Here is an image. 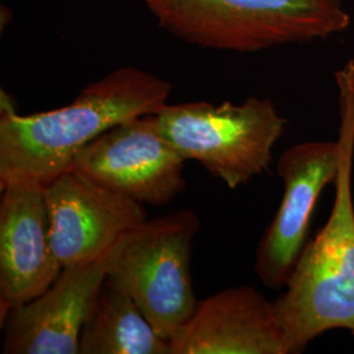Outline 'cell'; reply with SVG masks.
I'll list each match as a JSON object with an SVG mask.
<instances>
[{"label":"cell","instance_id":"2","mask_svg":"<svg viewBox=\"0 0 354 354\" xmlns=\"http://www.w3.org/2000/svg\"><path fill=\"white\" fill-rule=\"evenodd\" d=\"M340 93L342 165L326 225L306 243L273 302L290 354L304 353L320 335L345 329L354 336V59L336 73Z\"/></svg>","mask_w":354,"mask_h":354},{"label":"cell","instance_id":"11","mask_svg":"<svg viewBox=\"0 0 354 354\" xmlns=\"http://www.w3.org/2000/svg\"><path fill=\"white\" fill-rule=\"evenodd\" d=\"M171 354H290V345L273 302L243 285L198 301Z\"/></svg>","mask_w":354,"mask_h":354},{"label":"cell","instance_id":"7","mask_svg":"<svg viewBox=\"0 0 354 354\" xmlns=\"http://www.w3.org/2000/svg\"><path fill=\"white\" fill-rule=\"evenodd\" d=\"M342 165L337 140H306L286 149L277 162L283 183L279 210L254 254V273L270 290L285 289L307 243L317 198L335 183Z\"/></svg>","mask_w":354,"mask_h":354},{"label":"cell","instance_id":"6","mask_svg":"<svg viewBox=\"0 0 354 354\" xmlns=\"http://www.w3.org/2000/svg\"><path fill=\"white\" fill-rule=\"evenodd\" d=\"M185 162L147 114L102 133L77 153L71 168L145 206H165L187 188Z\"/></svg>","mask_w":354,"mask_h":354},{"label":"cell","instance_id":"5","mask_svg":"<svg viewBox=\"0 0 354 354\" xmlns=\"http://www.w3.org/2000/svg\"><path fill=\"white\" fill-rule=\"evenodd\" d=\"M200 226L193 210L146 219L127 230L108 253L106 279L127 292L169 342L198 304L190 261Z\"/></svg>","mask_w":354,"mask_h":354},{"label":"cell","instance_id":"1","mask_svg":"<svg viewBox=\"0 0 354 354\" xmlns=\"http://www.w3.org/2000/svg\"><path fill=\"white\" fill-rule=\"evenodd\" d=\"M171 91L165 79L124 66L86 86L68 105L23 115L1 89L0 189L24 180L49 184L71 169L77 153L106 130L159 112Z\"/></svg>","mask_w":354,"mask_h":354},{"label":"cell","instance_id":"3","mask_svg":"<svg viewBox=\"0 0 354 354\" xmlns=\"http://www.w3.org/2000/svg\"><path fill=\"white\" fill-rule=\"evenodd\" d=\"M158 26L188 44L254 53L344 32L342 0H140Z\"/></svg>","mask_w":354,"mask_h":354},{"label":"cell","instance_id":"9","mask_svg":"<svg viewBox=\"0 0 354 354\" xmlns=\"http://www.w3.org/2000/svg\"><path fill=\"white\" fill-rule=\"evenodd\" d=\"M0 201V317L26 304L58 279L64 266L51 245L45 185L13 181Z\"/></svg>","mask_w":354,"mask_h":354},{"label":"cell","instance_id":"8","mask_svg":"<svg viewBox=\"0 0 354 354\" xmlns=\"http://www.w3.org/2000/svg\"><path fill=\"white\" fill-rule=\"evenodd\" d=\"M51 245L64 266L105 257L127 230L147 219L145 205L105 189L74 168L45 185Z\"/></svg>","mask_w":354,"mask_h":354},{"label":"cell","instance_id":"12","mask_svg":"<svg viewBox=\"0 0 354 354\" xmlns=\"http://www.w3.org/2000/svg\"><path fill=\"white\" fill-rule=\"evenodd\" d=\"M79 354H171L127 292L105 279L80 333Z\"/></svg>","mask_w":354,"mask_h":354},{"label":"cell","instance_id":"10","mask_svg":"<svg viewBox=\"0 0 354 354\" xmlns=\"http://www.w3.org/2000/svg\"><path fill=\"white\" fill-rule=\"evenodd\" d=\"M108 254L64 266L37 298L8 310L0 323L4 354H79V340L92 304L106 279Z\"/></svg>","mask_w":354,"mask_h":354},{"label":"cell","instance_id":"4","mask_svg":"<svg viewBox=\"0 0 354 354\" xmlns=\"http://www.w3.org/2000/svg\"><path fill=\"white\" fill-rule=\"evenodd\" d=\"M153 118L185 160L200 163L230 189L269 169L286 127L273 102L257 96L241 104H165Z\"/></svg>","mask_w":354,"mask_h":354}]
</instances>
